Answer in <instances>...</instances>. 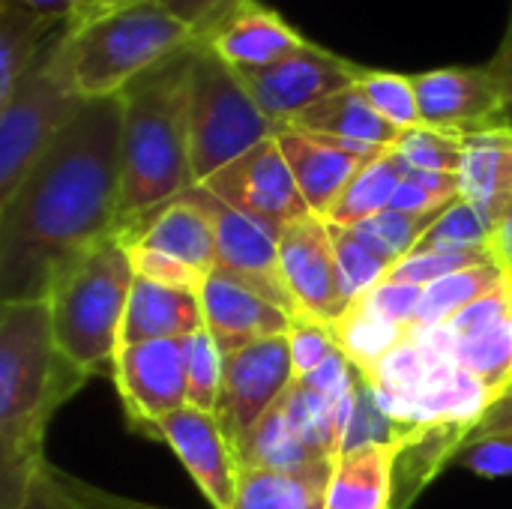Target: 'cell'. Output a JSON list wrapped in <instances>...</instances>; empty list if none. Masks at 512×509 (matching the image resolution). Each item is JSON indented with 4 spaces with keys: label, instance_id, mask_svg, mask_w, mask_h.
<instances>
[{
    "label": "cell",
    "instance_id": "cell-1",
    "mask_svg": "<svg viewBox=\"0 0 512 509\" xmlns=\"http://www.w3.org/2000/svg\"><path fill=\"white\" fill-rule=\"evenodd\" d=\"M123 99H84L0 201V303L45 300L54 279L120 228Z\"/></svg>",
    "mask_w": 512,
    "mask_h": 509
},
{
    "label": "cell",
    "instance_id": "cell-2",
    "mask_svg": "<svg viewBox=\"0 0 512 509\" xmlns=\"http://www.w3.org/2000/svg\"><path fill=\"white\" fill-rule=\"evenodd\" d=\"M87 381L54 342L48 300L0 303V509H24L48 426Z\"/></svg>",
    "mask_w": 512,
    "mask_h": 509
},
{
    "label": "cell",
    "instance_id": "cell-3",
    "mask_svg": "<svg viewBox=\"0 0 512 509\" xmlns=\"http://www.w3.org/2000/svg\"><path fill=\"white\" fill-rule=\"evenodd\" d=\"M189 66L192 45L120 93L123 144L117 234L195 186L189 153Z\"/></svg>",
    "mask_w": 512,
    "mask_h": 509
},
{
    "label": "cell",
    "instance_id": "cell-4",
    "mask_svg": "<svg viewBox=\"0 0 512 509\" xmlns=\"http://www.w3.org/2000/svg\"><path fill=\"white\" fill-rule=\"evenodd\" d=\"M198 33L159 0L81 9L69 21V66L84 99L120 96L132 81L189 48Z\"/></svg>",
    "mask_w": 512,
    "mask_h": 509
},
{
    "label": "cell",
    "instance_id": "cell-5",
    "mask_svg": "<svg viewBox=\"0 0 512 509\" xmlns=\"http://www.w3.org/2000/svg\"><path fill=\"white\" fill-rule=\"evenodd\" d=\"M132 285L129 249L120 237H108L81 252L45 297L57 348L87 378H114Z\"/></svg>",
    "mask_w": 512,
    "mask_h": 509
},
{
    "label": "cell",
    "instance_id": "cell-6",
    "mask_svg": "<svg viewBox=\"0 0 512 509\" xmlns=\"http://www.w3.org/2000/svg\"><path fill=\"white\" fill-rule=\"evenodd\" d=\"M282 129V123L258 108L240 72L204 39H195L189 66V153L195 186Z\"/></svg>",
    "mask_w": 512,
    "mask_h": 509
},
{
    "label": "cell",
    "instance_id": "cell-7",
    "mask_svg": "<svg viewBox=\"0 0 512 509\" xmlns=\"http://www.w3.org/2000/svg\"><path fill=\"white\" fill-rule=\"evenodd\" d=\"M69 21L12 93L0 99V201L15 192L84 102L69 66Z\"/></svg>",
    "mask_w": 512,
    "mask_h": 509
},
{
    "label": "cell",
    "instance_id": "cell-8",
    "mask_svg": "<svg viewBox=\"0 0 512 509\" xmlns=\"http://www.w3.org/2000/svg\"><path fill=\"white\" fill-rule=\"evenodd\" d=\"M111 381L129 429L156 441V426L189 405L183 339L120 345Z\"/></svg>",
    "mask_w": 512,
    "mask_h": 509
},
{
    "label": "cell",
    "instance_id": "cell-9",
    "mask_svg": "<svg viewBox=\"0 0 512 509\" xmlns=\"http://www.w3.org/2000/svg\"><path fill=\"white\" fill-rule=\"evenodd\" d=\"M363 69L366 66L306 39V45H300L294 54L264 69L240 72V78L252 93V99L258 102V108L270 120L288 126L297 114H303L315 102L354 87Z\"/></svg>",
    "mask_w": 512,
    "mask_h": 509
},
{
    "label": "cell",
    "instance_id": "cell-10",
    "mask_svg": "<svg viewBox=\"0 0 512 509\" xmlns=\"http://www.w3.org/2000/svg\"><path fill=\"white\" fill-rule=\"evenodd\" d=\"M180 198L192 201L210 219L213 234H216V249H219V267L216 270L240 279L243 285L255 288L258 294H264L267 300L282 306L288 315L300 318L294 297L282 279L279 234L273 228H267L264 222L234 210L231 204H225L222 198H216L204 186H192Z\"/></svg>",
    "mask_w": 512,
    "mask_h": 509
},
{
    "label": "cell",
    "instance_id": "cell-11",
    "mask_svg": "<svg viewBox=\"0 0 512 509\" xmlns=\"http://www.w3.org/2000/svg\"><path fill=\"white\" fill-rule=\"evenodd\" d=\"M210 189L216 198L231 204L234 210L264 222L276 234H282L297 219L309 216V204L297 189V180L279 150L276 138L261 141L222 171H216L207 183H198Z\"/></svg>",
    "mask_w": 512,
    "mask_h": 509
},
{
    "label": "cell",
    "instance_id": "cell-12",
    "mask_svg": "<svg viewBox=\"0 0 512 509\" xmlns=\"http://www.w3.org/2000/svg\"><path fill=\"white\" fill-rule=\"evenodd\" d=\"M279 267L297 315L333 327L351 306L330 225L309 213L279 234Z\"/></svg>",
    "mask_w": 512,
    "mask_h": 509
},
{
    "label": "cell",
    "instance_id": "cell-13",
    "mask_svg": "<svg viewBox=\"0 0 512 509\" xmlns=\"http://www.w3.org/2000/svg\"><path fill=\"white\" fill-rule=\"evenodd\" d=\"M291 384L294 363L288 336H273L225 357V381L216 420L222 423L234 453L240 441L255 429V423L288 393Z\"/></svg>",
    "mask_w": 512,
    "mask_h": 509
},
{
    "label": "cell",
    "instance_id": "cell-14",
    "mask_svg": "<svg viewBox=\"0 0 512 509\" xmlns=\"http://www.w3.org/2000/svg\"><path fill=\"white\" fill-rule=\"evenodd\" d=\"M447 339L453 360L474 375L492 402L512 384V279L435 327Z\"/></svg>",
    "mask_w": 512,
    "mask_h": 509
},
{
    "label": "cell",
    "instance_id": "cell-15",
    "mask_svg": "<svg viewBox=\"0 0 512 509\" xmlns=\"http://www.w3.org/2000/svg\"><path fill=\"white\" fill-rule=\"evenodd\" d=\"M423 126L474 135L507 126L498 84L489 66H444L414 75Z\"/></svg>",
    "mask_w": 512,
    "mask_h": 509
},
{
    "label": "cell",
    "instance_id": "cell-16",
    "mask_svg": "<svg viewBox=\"0 0 512 509\" xmlns=\"http://www.w3.org/2000/svg\"><path fill=\"white\" fill-rule=\"evenodd\" d=\"M156 441H162L180 459L210 507L234 509L240 462L216 414L186 405L156 426Z\"/></svg>",
    "mask_w": 512,
    "mask_h": 509
},
{
    "label": "cell",
    "instance_id": "cell-17",
    "mask_svg": "<svg viewBox=\"0 0 512 509\" xmlns=\"http://www.w3.org/2000/svg\"><path fill=\"white\" fill-rule=\"evenodd\" d=\"M279 150L297 180L300 195L306 198L309 210L321 219L336 207L342 192L351 186V180L372 162L378 159L381 147L357 144V141H342L330 135H309L285 126L279 135Z\"/></svg>",
    "mask_w": 512,
    "mask_h": 509
},
{
    "label": "cell",
    "instance_id": "cell-18",
    "mask_svg": "<svg viewBox=\"0 0 512 509\" xmlns=\"http://www.w3.org/2000/svg\"><path fill=\"white\" fill-rule=\"evenodd\" d=\"M201 306L204 330L216 339L225 357L255 342L288 336L294 324V315H288L282 306L222 270H213L204 279Z\"/></svg>",
    "mask_w": 512,
    "mask_h": 509
},
{
    "label": "cell",
    "instance_id": "cell-19",
    "mask_svg": "<svg viewBox=\"0 0 512 509\" xmlns=\"http://www.w3.org/2000/svg\"><path fill=\"white\" fill-rule=\"evenodd\" d=\"M198 39L237 72L264 69L306 45V36L261 0H243Z\"/></svg>",
    "mask_w": 512,
    "mask_h": 509
},
{
    "label": "cell",
    "instance_id": "cell-20",
    "mask_svg": "<svg viewBox=\"0 0 512 509\" xmlns=\"http://www.w3.org/2000/svg\"><path fill=\"white\" fill-rule=\"evenodd\" d=\"M129 246H144L165 252L198 273L210 276L219 267V249L210 219L186 198H174L171 204L153 210L129 231L117 234Z\"/></svg>",
    "mask_w": 512,
    "mask_h": 509
},
{
    "label": "cell",
    "instance_id": "cell-21",
    "mask_svg": "<svg viewBox=\"0 0 512 509\" xmlns=\"http://www.w3.org/2000/svg\"><path fill=\"white\" fill-rule=\"evenodd\" d=\"M459 195L498 228L512 207V132L507 126L465 135Z\"/></svg>",
    "mask_w": 512,
    "mask_h": 509
},
{
    "label": "cell",
    "instance_id": "cell-22",
    "mask_svg": "<svg viewBox=\"0 0 512 509\" xmlns=\"http://www.w3.org/2000/svg\"><path fill=\"white\" fill-rule=\"evenodd\" d=\"M198 330H204L201 294L165 288V285L135 276L123 330H120V345H138V342H156V339H189Z\"/></svg>",
    "mask_w": 512,
    "mask_h": 509
},
{
    "label": "cell",
    "instance_id": "cell-23",
    "mask_svg": "<svg viewBox=\"0 0 512 509\" xmlns=\"http://www.w3.org/2000/svg\"><path fill=\"white\" fill-rule=\"evenodd\" d=\"M399 441L360 444L333 462L327 509H393V468Z\"/></svg>",
    "mask_w": 512,
    "mask_h": 509
},
{
    "label": "cell",
    "instance_id": "cell-24",
    "mask_svg": "<svg viewBox=\"0 0 512 509\" xmlns=\"http://www.w3.org/2000/svg\"><path fill=\"white\" fill-rule=\"evenodd\" d=\"M288 126L297 132L330 135V138L357 141V144H369V147H381V150H393L396 141L402 138V129L393 126L390 120H384L366 102V96L357 90V84L315 102L312 108L297 114Z\"/></svg>",
    "mask_w": 512,
    "mask_h": 509
},
{
    "label": "cell",
    "instance_id": "cell-25",
    "mask_svg": "<svg viewBox=\"0 0 512 509\" xmlns=\"http://www.w3.org/2000/svg\"><path fill=\"white\" fill-rule=\"evenodd\" d=\"M333 465L240 468L234 509H327Z\"/></svg>",
    "mask_w": 512,
    "mask_h": 509
},
{
    "label": "cell",
    "instance_id": "cell-26",
    "mask_svg": "<svg viewBox=\"0 0 512 509\" xmlns=\"http://www.w3.org/2000/svg\"><path fill=\"white\" fill-rule=\"evenodd\" d=\"M63 24L66 21L33 12L18 0H0V99L12 93Z\"/></svg>",
    "mask_w": 512,
    "mask_h": 509
},
{
    "label": "cell",
    "instance_id": "cell-27",
    "mask_svg": "<svg viewBox=\"0 0 512 509\" xmlns=\"http://www.w3.org/2000/svg\"><path fill=\"white\" fill-rule=\"evenodd\" d=\"M507 279L510 276L498 261L477 264V267H468V270H459L453 276L438 279L435 285H429L423 291L420 312H417V327L435 330V327L450 324L459 312H465L468 306H474L477 300H483L486 294L501 288Z\"/></svg>",
    "mask_w": 512,
    "mask_h": 509
},
{
    "label": "cell",
    "instance_id": "cell-28",
    "mask_svg": "<svg viewBox=\"0 0 512 509\" xmlns=\"http://www.w3.org/2000/svg\"><path fill=\"white\" fill-rule=\"evenodd\" d=\"M330 330H333V339H336L339 351L363 375L372 372L378 363H384L411 336V327H399V324L381 318L363 300H354L348 306V312Z\"/></svg>",
    "mask_w": 512,
    "mask_h": 509
},
{
    "label": "cell",
    "instance_id": "cell-29",
    "mask_svg": "<svg viewBox=\"0 0 512 509\" xmlns=\"http://www.w3.org/2000/svg\"><path fill=\"white\" fill-rule=\"evenodd\" d=\"M402 177H405V162L399 159V153L396 150L381 153L351 180V186L342 192V198L336 201V207L327 213L324 222L354 228V225L390 210Z\"/></svg>",
    "mask_w": 512,
    "mask_h": 509
},
{
    "label": "cell",
    "instance_id": "cell-30",
    "mask_svg": "<svg viewBox=\"0 0 512 509\" xmlns=\"http://www.w3.org/2000/svg\"><path fill=\"white\" fill-rule=\"evenodd\" d=\"M495 228L465 201H453L423 234L414 252H492Z\"/></svg>",
    "mask_w": 512,
    "mask_h": 509
},
{
    "label": "cell",
    "instance_id": "cell-31",
    "mask_svg": "<svg viewBox=\"0 0 512 509\" xmlns=\"http://www.w3.org/2000/svg\"><path fill=\"white\" fill-rule=\"evenodd\" d=\"M183 357H186V393L189 405L207 414H216L222 381H225V354L216 345V339L207 330L192 333L183 339Z\"/></svg>",
    "mask_w": 512,
    "mask_h": 509
},
{
    "label": "cell",
    "instance_id": "cell-32",
    "mask_svg": "<svg viewBox=\"0 0 512 509\" xmlns=\"http://www.w3.org/2000/svg\"><path fill=\"white\" fill-rule=\"evenodd\" d=\"M441 216V213H438ZM438 216H408V213H396V210H384L360 225H354L351 231L381 258H387L393 267L411 255L417 249V243L423 240V234L432 228V222Z\"/></svg>",
    "mask_w": 512,
    "mask_h": 509
},
{
    "label": "cell",
    "instance_id": "cell-33",
    "mask_svg": "<svg viewBox=\"0 0 512 509\" xmlns=\"http://www.w3.org/2000/svg\"><path fill=\"white\" fill-rule=\"evenodd\" d=\"M357 90L366 96V102L393 126L414 129L420 126V105H417V90H414V75H399V72H384V69H363Z\"/></svg>",
    "mask_w": 512,
    "mask_h": 509
},
{
    "label": "cell",
    "instance_id": "cell-34",
    "mask_svg": "<svg viewBox=\"0 0 512 509\" xmlns=\"http://www.w3.org/2000/svg\"><path fill=\"white\" fill-rule=\"evenodd\" d=\"M393 150L399 153V159L408 168L456 174L459 177L462 153H465V135H456V132H447V129H432V126L420 123L414 129H405Z\"/></svg>",
    "mask_w": 512,
    "mask_h": 509
},
{
    "label": "cell",
    "instance_id": "cell-35",
    "mask_svg": "<svg viewBox=\"0 0 512 509\" xmlns=\"http://www.w3.org/2000/svg\"><path fill=\"white\" fill-rule=\"evenodd\" d=\"M330 234H333V246H336V258H339L345 294L354 303L363 294H369L372 288H378L387 279V273L393 270V264L387 258H381L378 252H372L351 228L330 225Z\"/></svg>",
    "mask_w": 512,
    "mask_h": 509
},
{
    "label": "cell",
    "instance_id": "cell-36",
    "mask_svg": "<svg viewBox=\"0 0 512 509\" xmlns=\"http://www.w3.org/2000/svg\"><path fill=\"white\" fill-rule=\"evenodd\" d=\"M489 261H495V252H411L387 273L384 282L429 288L444 276H453L459 270L489 264Z\"/></svg>",
    "mask_w": 512,
    "mask_h": 509
},
{
    "label": "cell",
    "instance_id": "cell-37",
    "mask_svg": "<svg viewBox=\"0 0 512 509\" xmlns=\"http://www.w3.org/2000/svg\"><path fill=\"white\" fill-rule=\"evenodd\" d=\"M453 465L468 468L483 480L512 477V429L471 432V438L459 447Z\"/></svg>",
    "mask_w": 512,
    "mask_h": 509
},
{
    "label": "cell",
    "instance_id": "cell-38",
    "mask_svg": "<svg viewBox=\"0 0 512 509\" xmlns=\"http://www.w3.org/2000/svg\"><path fill=\"white\" fill-rule=\"evenodd\" d=\"M288 348L294 363V381L312 375L318 366H324L333 354H339V345L333 339V330L312 318H294L288 330Z\"/></svg>",
    "mask_w": 512,
    "mask_h": 509
},
{
    "label": "cell",
    "instance_id": "cell-39",
    "mask_svg": "<svg viewBox=\"0 0 512 509\" xmlns=\"http://www.w3.org/2000/svg\"><path fill=\"white\" fill-rule=\"evenodd\" d=\"M129 258H132V267H135V276L141 279H150L156 285H165V288H180V291H195L201 294L204 288V273H198L195 267L165 255V252H156V249H144V246H129Z\"/></svg>",
    "mask_w": 512,
    "mask_h": 509
},
{
    "label": "cell",
    "instance_id": "cell-40",
    "mask_svg": "<svg viewBox=\"0 0 512 509\" xmlns=\"http://www.w3.org/2000/svg\"><path fill=\"white\" fill-rule=\"evenodd\" d=\"M426 288L417 285H399V282H381L378 288H372L369 294H363L360 300L378 312L381 318L399 324V327H417V312H420V300H423Z\"/></svg>",
    "mask_w": 512,
    "mask_h": 509
},
{
    "label": "cell",
    "instance_id": "cell-41",
    "mask_svg": "<svg viewBox=\"0 0 512 509\" xmlns=\"http://www.w3.org/2000/svg\"><path fill=\"white\" fill-rule=\"evenodd\" d=\"M45 474H48V483H51V489L57 492L63 509H144L129 504V501H123V498H114V495H108V492L90 489V486H84L81 480H72V477H66L63 471H57V468H51V465L45 468Z\"/></svg>",
    "mask_w": 512,
    "mask_h": 509
},
{
    "label": "cell",
    "instance_id": "cell-42",
    "mask_svg": "<svg viewBox=\"0 0 512 509\" xmlns=\"http://www.w3.org/2000/svg\"><path fill=\"white\" fill-rule=\"evenodd\" d=\"M159 3H165L177 18H183L198 36H204L222 15H228L243 0H159Z\"/></svg>",
    "mask_w": 512,
    "mask_h": 509
},
{
    "label": "cell",
    "instance_id": "cell-43",
    "mask_svg": "<svg viewBox=\"0 0 512 509\" xmlns=\"http://www.w3.org/2000/svg\"><path fill=\"white\" fill-rule=\"evenodd\" d=\"M495 84H498V93H501V105H504V123L512 132V6L510 18H507V30H504V39L495 51V57L486 63Z\"/></svg>",
    "mask_w": 512,
    "mask_h": 509
},
{
    "label": "cell",
    "instance_id": "cell-44",
    "mask_svg": "<svg viewBox=\"0 0 512 509\" xmlns=\"http://www.w3.org/2000/svg\"><path fill=\"white\" fill-rule=\"evenodd\" d=\"M492 429H512V384L483 411L474 432H492Z\"/></svg>",
    "mask_w": 512,
    "mask_h": 509
},
{
    "label": "cell",
    "instance_id": "cell-45",
    "mask_svg": "<svg viewBox=\"0 0 512 509\" xmlns=\"http://www.w3.org/2000/svg\"><path fill=\"white\" fill-rule=\"evenodd\" d=\"M45 468H48V465H45ZM45 468H42L39 477L33 480V486H30V492H27V498H24V509H63L57 492H54L51 483H48Z\"/></svg>",
    "mask_w": 512,
    "mask_h": 509
},
{
    "label": "cell",
    "instance_id": "cell-46",
    "mask_svg": "<svg viewBox=\"0 0 512 509\" xmlns=\"http://www.w3.org/2000/svg\"><path fill=\"white\" fill-rule=\"evenodd\" d=\"M492 252H495V261L507 270V276L512 279V207H510V213L504 216V222L495 228Z\"/></svg>",
    "mask_w": 512,
    "mask_h": 509
},
{
    "label": "cell",
    "instance_id": "cell-47",
    "mask_svg": "<svg viewBox=\"0 0 512 509\" xmlns=\"http://www.w3.org/2000/svg\"><path fill=\"white\" fill-rule=\"evenodd\" d=\"M18 3H24L33 12L60 18V21H69L81 12V0H18Z\"/></svg>",
    "mask_w": 512,
    "mask_h": 509
},
{
    "label": "cell",
    "instance_id": "cell-48",
    "mask_svg": "<svg viewBox=\"0 0 512 509\" xmlns=\"http://www.w3.org/2000/svg\"><path fill=\"white\" fill-rule=\"evenodd\" d=\"M93 3H99V0H81V9H87V6H93Z\"/></svg>",
    "mask_w": 512,
    "mask_h": 509
}]
</instances>
